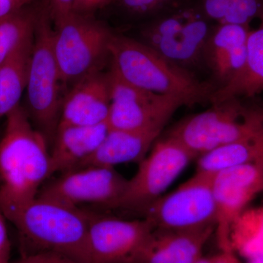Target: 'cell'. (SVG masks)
I'll return each mask as SVG.
<instances>
[{
  "label": "cell",
  "instance_id": "1",
  "mask_svg": "<svg viewBox=\"0 0 263 263\" xmlns=\"http://www.w3.org/2000/svg\"><path fill=\"white\" fill-rule=\"evenodd\" d=\"M51 176L49 145L18 105L0 137V211L7 220L34 200Z\"/></svg>",
  "mask_w": 263,
  "mask_h": 263
},
{
  "label": "cell",
  "instance_id": "2",
  "mask_svg": "<svg viewBox=\"0 0 263 263\" xmlns=\"http://www.w3.org/2000/svg\"><path fill=\"white\" fill-rule=\"evenodd\" d=\"M109 57L110 69L126 82L150 92L178 99L184 105L211 102L216 90L144 43L130 37L112 34Z\"/></svg>",
  "mask_w": 263,
  "mask_h": 263
},
{
  "label": "cell",
  "instance_id": "3",
  "mask_svg": "<svg viewBox=\"0 0 263 263\" xmlns=\"http://www.w3.org/2000/svg\"><path fill=\"white\" fill-rule=\"evenodd\" d=\"M24 254L51 252L80 263H91L88 246L89 210L36 197L17 214Z\"/></svg>",
  "mask_w": 263,
  "mask_h": 263
},
{
  "label": "cell",
  "instance_id": "4",
  "mask_svg": "<svg viewBox=\"0 0 263 263\" xmlns=\"http://www.w3.org/2000/svg\"><path fill=\"white\" fill-rule=\"evenodd\" d=\"M232 98L178 124L168 136L198 158L226 145L263 130V104Z\"/></svg>",
  "mask_w": 263,
  "mask_h": 263
},
{
  "label": "cell",
  "instance_id": "5",
  "mask_svg": "<svg viewBox=\"0 0 263 263\" xmlns=\"http://www.w3.org/2000/svg\"><path fill=\"white\" fill-rule=\"evenodd\" d=\"M212 23L199 0H181L148 19L141 30L142 42L188 70L203 60Z\"/></svg>",
  "mask_w": 263,
  "mask_h": 263
},
{
  "label": "cell",
  "instance_id": "6",
  "mask_svg": "<svg viewBox=\"0 0 263 263\" xmlns=\"http://www.w3.org/2000/svg\"><path fill=\"white\" fill-rule=\"evenodd\" d=\"M47 10L41 8L35 30L24 107L31 122L47 141L50 148L59 125L62 100L60 70L53 54V31Z\"/></svg>",
  "mask_w": 263,
  "mask_h": 263
},
{
  "label": "cell",
  "instance_id": "7",
  "mask_svg": "<svg viewBox=\"0 0 263 263\" xmlns=\"http://www.w3.org/2000/svg\"><path fill=\"white\" fill-rule=\"evenodd\" d=\"M53 54L62 84L72 86L101 71L112 33L89 15L71 13L54 23Z\"/></svg>",
  "mask_w": 263,
  "mask_h": 263
},
{
  "label": "cell",
  "instance_id": "8",
  "mask_svg": "<svg viewBox=\"0 0 263 263\" xmlns=\"http://www.w3.org/2000/svg\"><path fill=\"white\" fill-rule=\"evenodd\" d=\"M213 174L197 171L172 193L141 212L154 229L196 230L216 227Z\"/></svg>",
  "mask_w": 263,
  "mask_h": 263
},
{
  "label": "cell",
  "instance_id": "9",
  "mask_svg": "<svg viewBox=\"0 0 263 263\" xmlns=\"http://www.w3.org/2000/svg\"><path fill=\"white\" fill-rule=\"evenodd\" d=\"M195 156L179 142L167 136L157 140L139 162L136 174L114 209L141 213L164 192L184 171Z\"/></svg>",
  "mask_w": 263,
  "mask_h": 263
},
{
  "label": "cell",
  "instance_id": "10",
  "mask_svg": "<svg viewBox=\"0 0 263 263\" xmlns=\"http://www.w3.org/2000/svg\"><path fill=\"white\" fill-rule=\"evenodd\" d=\"M127 180L113 167L91 166L60 174L45 183L37 197L72 207L94 204L114 209L122 197Z\"/></svg>",
  "mask_w": 263,
  "mask_h": 263
},
{
  "label": "cell",
  "instance_id": "11",
  "mask_svg": "<svg viewBox=\"0 0 263 263\" xmlns=\"http://www.w3.org/2000/svg\"><path fill=\"white\" fill-rule=\"evenodd\" d=\"M109 129H137L164 127L183 103L178 99L157 95L136 87L110 69Z\"/></svg>",
  "mask_w": 263,
  "mask_h": 263
},
{
  "label": "cell",
  "instance_id": "12",
  "mask_svg": "<svg viewBox=\"0 0 263 263\" xmlns=\"http://www.w3.org/2000/svg\"><path fill=\"white\" fill-rule=\"evenodd\" d=\"M212 185L216 210L214 233L221 251L231 250L230 227L249 202L263 193V160L214 173Z\"/></svg>",
  "mask_w": 263,
  "mask_h": 263
},
{
  "label": "cell",
  "instance_id": "13",
  "mask_svg": "<svg viewBox=\"0 0 263 263\" xmlns=\"http://www.w3.org/2000/svg\"><path fill=\"white\" fill-rule=\"evenodd\" d=\"M154 228L144 219L124 220L89 210L91 263H133Z\"/></svg>",
  "mask_w": 263,
  "mask_h": 263
},
{
  "label": "cell",
  "instance_id": "14",
  "mask_svg": "<svg viewBox=\"0 0 263 263\" xmlns=\"http://www.w3.org/2000/svg\"><path fill=\"white\" fill-rule=\"evenodd\" d=\"M110 101L108 72L99 71L86 76L72 85L62 99L59 127L108 123Z\"/></svg>",
  "mask_w": 263,
  "mask_h": 263
},
{
  "label": "cell",
  "instance_id": "15",
  "mask_svg": "<svg viewBox=\"0 0 263 263\" xmlns=\"http://www.w3.org/2000/svg\"><path fill=\"white\" fill-rule=\"evenodd\" d=\"M215 227L196 230L154 229L133 263H195Z\"/></svg>",
  "mask_w": 263,
  "mask_h": 263
},
{
  "label": "cell",
  "instance_id": "16",
  "mask_svg": "<svg viewBox=\"0 0 263 263\" xmlns=\"http://www.w3.org/2000/svg\"><path fill=\"white\" fill-rule=\"evenodd\" d=\"M249 26L216 24L208 41L203 60L223 87L235 79L245 67Z\"/></svg>",
  "mask_w": 263,
  "mask_h": 263
},
{
  "label": "cell",
  "instance_id": "17",
  "mask_svg": "<svg viewBox=\"0 0 263 263\" xmlns=\"http://www.w3.org/2000/svg\"><path fill=\"white\" fill-rule=\"evenodd\" d=\"M163 129V127L137 130L109 129L98 149L76 169L91 166L115 167L116 165L128 162L139 163L158 140Z\"/></svg>",
  "mask_w": 263,
  "mask_h": 263
},
{
  "label": "cell",
  "instance_id": "18",
  "mask_svg": "<svg viewBox=\"0 0 263 263\" xmlns=\"http://www.w3.org/2000/svg\"><path fill=\"white\" fill-rule=\"evenodd\" d=\"M108 130V123L89 127L60 126L50 148L51 176L77 168L98 149Z\"/></svg>",
  "mask_w": 263,
  "mask_h": 263
},
{
  "label": "cell",
  "instance_id": "19",
  "mask_svg": "<svg viewBox=\"0 0 263 263\" xmlns=\"http://www.w3.org/2000/svg\"><path fill=\"white\" fill-rule=\"evenodd\" d=\"M258 18V27L249 32L245 67L231 82L214 91L211 103L232 98L254 99L263 92V10Z\"/></svg>",
  "mask_w": 263,
  "mask_h": 263
},
{
  "label": "cell",
  "instance_id": "20",
  "mask_svg": "<svg viewBox=\"0 0 263 263\" xmlns=\"http://www.w3.org/2000/svg\"><path fill=\"white\" fill-rule=\"evenodd\" d=\"M33 41L34 36L0 65V119L21 105L27 89Z\"/></svg>",
  "mask_w": 263,
  "mask_h": 263
},
{
  "label": "cell",
  "instance_id": "21",
  "mask_svg": "<svg viewBox=\"0 0 263 263\" xmlns=\"http://www.w3.org/2000/svg\"><path fill=\"white\" fill-rule=\"evenodd\" d=\"M197 171L214 173L263 160V130L199 157Z\"/></svg>",
  "mask_w": 263,
  "mask_h": 263
},
{
  "label": "cell",
  "instance_id": "22",
  "mask_svg": "<svg viewBox=\"0 0 263 263\" xmlns=\"http://www.w3.org/2000/svg\"><path fill=\"white\" fill-rule=\"evenodd\" d=\"M230 248L249 259L263 256V206L246 209L230 230Z\"/></svg>",
  "mask_w": 263,
  "mask_h": 263
},
{
  "label": "cell",
  "instance_id": "23",
  "mask_svg": "<svg viewBox=\"0 0 263 263\" xmlns=\"http://www.w3.org/2000/svg\"><path fill=\"white\" fill-rule=\"evenodd\" d=\"M40 10L29 5L0 18V65L34 36Z\"/></svg>",
  "mask_w": 263,
  "mask_h": 263
},
{
  "label": "cell",
  "instance_id": "24",
  "mask_svg": "<svg viewBox=\"0 0 263 263\" xmlns=\"http://www.w3.org/2000/svg\"><path fill=\"white\" fill-rule=\"evenodd\" d=\"M208 18L216 24L249 26L263 10V0H199Z\"/></svg>",
  "mask_w": 263,
  "mask_h": 263
},
{
  "label": "cell",
  "instance_id": "25",
  "mask_svg": "<svg viewBox=\"0 0 263 263\" xmlns=\"http://www.w3.org/2000/svg\"><path fill=\"white\" fill-rule=\"evenodd\" d=\"M123 13L134 18L149 19L181 0H111ZM110 1V2H111Z\"/></svg>",
  "mask_w": 263,
  "mask_h": 263
},
{
  "label": "cell",
  "instance_id": "26",
  "mask_svg": "<svg viewBox=\"0 0 263 263\" xmlns=\"http://www.w3.org/2000/svg\"><path fill=\"white\" fill-rule=\"evenodd\" d=\"M18 263H80L63 254L51 252L24 254Z\"/></svg>",
  "mask_w": 263,
  "mask_h": 263
},
{
  "label": "cell",
  "instance_id": "27",
  "mask_svg": "<svg viewBox=\"0 0 263 263\" xmlns=\"http://www.w3.org/2000/svg\"><path fill=\"white\" fill-rule=\"evenodd\" d=\"M6 221L8 220L0 211V263H10V242Z\"/></svg>",
  "mask_w": 263,
  "mask_h": 263
},
{
  "label": "cell",
  "instance_id": "28",
  "mask_svg": "<svg viewBox=\"0 0 263 263\" xmlns=\"http://www.w3.org/2000/svg\"><path fill=\"white\" fill-rule=\"evenodd\" d=\"M110 1L111 0H76L75 13L89 15L93 10L101 8Z\"/></svg>",
  "mask_w": 263,
  "mask_h": 263
},
{
  "label": "cell",
  "instance_id": "29",
  "mask_svg": "<svg viewBox=\"0 0 263 263\" xmlns=\"http://www.w3.org/2000/svg\"><path fill=\"white\" fill-rule=\"evenodd\" d=\"M213 263H240L231 250L221 251L220 253L212 257Z\"/></svg>",
  "mask_w": 263,
  "mask_h": 263
},
{
  "label": "cell",
  "instance_id": "30",
  "mask_svg": "<svg viewBox=\"0 0 263 263\" xmlns=\"http://www.w3.org/2000/svg\"><path fill=\"white\" fill-rule=\"evenodd\" d=\"M195 263H213L212 257L206 258V257H201L199 260Z\"/></svg>",
  "mask_w": 263,
  "mask_h": 263
},
{
  "label": "cell",
  "instance_id": "31",
  "mask_svg": "<svg viewBox=\"0 0 263 263\" xmlns=\"http://www.w3.org/2000/svg\"><path fill=\"white\" fill-rule=\"evenodd\" d=\"M0 137H1V135H0Z\"/></svg>",
  "mask_w": 263,
  "mask_h": 263
}]
</instances>
